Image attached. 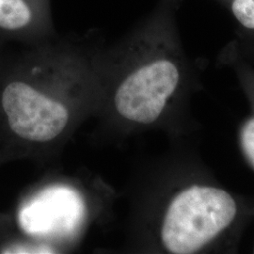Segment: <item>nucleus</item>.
I'll use <instances>...</instances> for the list:
<instances>
[{"label": "nucleus", "mask_w": 254, "mask_h": 254, "mask_svg": "<svg viewBox=\"0 0 254 254\" xmlns=\"http://www.w3.org/2000/svg\"><path fill=\"white\" fill-rule=\"evenodd\" d=\"M254 199L230 190L202 159L194 137L172 139L137 173L131 246L140 254H234L254 220Z\"/></svg>", "instance_id": "1"}, {"label": "nucleus", "mask_w": 254, "mask_h": 254, "mask_svg": "<svg viewBox=\"0 0 254 254\" xmlns=\"http://www.w3.org/2000/svg\"><path fill=\"white\" fill-rule=\"evenodd\" d=\"M178 7L179 0H158L125 36L103 47L96 115L123 136L162 131L176 139L201 129L191 101L202 84L182 43Z\"/></svg>", "instance_id": "2"}, {"label": "nucleus", "mask_w": 254, "mask_h": 254, "mask_svg": "<svg viewBox=\"0 0 254 254\" xmlns=\"http://www.w3.org/2000/svg\"><path fill=\"white\" fill-rule=\"evenodd\" d=\"M103 47L59 38L0 62V135L10 154H55L100 103Z\"/></svg>", "instance_id": "3"}, {"label": "nucleus", "mask_w": 254, "mask_h": 254, "mask_svg": "<svg viewBox=\"0 0 254 254\" xmlns=\"http://www.w3.org/2000/svg\"><path fill=\"white\" fill-rule=\"evenodd\" d=\"M0 36L28 46L57 36L51 0H0Z\"/></svg>", "instance_id": "4"}, {"label": "nucleus", "mask_w": 254, "mask_h": 254, "mask_svg": "<svg viewBox=\"0 0 254 254\" xmlns=\"http://www.w3.org/2000/svg\"><path fill=\"white\" fill-rule=\"evenodd\" d=\"M222 63L231 67L248 101L250 110L254 112V67L237 52L234 46L228 47L221 55Z\"/></svg>", "instance_id": "5"}, {"label": "nucleus", "mask_w": 254, "mask_h": 254, "mask_svg": "<svg viewBox=\"0 0 254 254\" xmlns=\"http://www.w3.org/2000/svg\"><path fill=\"white\" fill-rule=\"evenodd\" d=\"M225 9L242 30L249 41V49L254 56V0H216Z\"/></svg>", "instance_id": "6"}, {"label": "nucleus", "mask_w": 254, "mask_h": 254, "mask_svg": "<svg viewBox=\"0 0 254 254\" xmlns=\"http://www.w3.org/2000/svg\"><path fill=\"white\" fill-rule=\"evenodd\" d=\"M237 145L245 163L254 173V112L243 119L237 128Z\"/></svg>", "instance_id": "7"}, {"label": "nucleus", "mask_w": 254, "mask_h": 254, "mask_svg": "<svg viewBox=\"0 0 254 254\" xmlns=\"http://www.w3.org/2000/svg\"><path fill=\"white\" fill-rule=\"evenodd\" d=\"M253 218L254 219V208H253ZM253 254H254V246L253 249Z\"/></svg>", "instance_id": "8"}, {"label": "nucleus", "mask_w": 254, "mask_h": 254, "mask_svg": "<svg viewBox=\"0 0 254 254\" xmlns=\"http://www.w3.org/2000/svg\"><path fill=\"white\" fill-rule=\"evenodd\" d=\"M0 62H1V59H0Z\"/></svg>", "instance_id": "9"}]
</instances>
